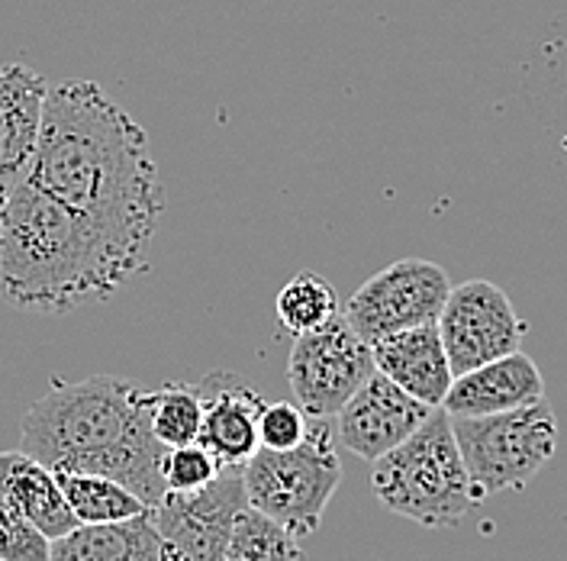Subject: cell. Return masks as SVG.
Returning <instances> with one entry per match:
<instances>
[{"label": "cell", "mask_w": 567, "mask_h": 561, "mask_svg": "<svg viewBox=\"0 0 567 561\" xmlns=\"http://www.w3.org/2000/svg\"><path fill=\"white\" fill-rule=\"evenodd\" d=\"M545 400V378L526 351H509L452 378L442 400L449 417H491Z\"/></svg>", "instance_id": "4fadbf2b"}, {"label": "cell", "mask_w": 567, "mask_h": 561, "mask_svg": "<svg viewBox=\"0 0 567 561\" xmlns=\"http://www.w3.org/2000/svg\"><path fill=\"white\" fill-rule=\"evenodd\" d=\"M275 314L290 336H303L310 329H319L332 316L342 314L336 287L319 275L300 272L287 280L275 300Z\"/></svg>", "instance_id": "ffe728a7"}, {"label": "cell", "mask_w": 567, "mask_h": 561, "mask_svg": "<svg viewBox=\"0 0 567 561\" xmlns=\"http://www.w3.org/2000/svg\"><path fill=\"white\" fill-rule=\"evenodd\" d=\"M452 280L442 265L425 258H400L368 278L346 300L342 316L354 333L371 346L390 333L435 323Z\"/></svg>", "instance_id": "ba28073f"}, {"label": "cell", "mask_w": 567, "mask_h": 561, "mask_svg": "<svg viewBox=\"0 0 567 561\" xmlns=\"http://www.w3.org/2000/svg\"><path fill=\"white\" fill-rule=\"evenodd\" d=\"M342 481L332 420H310L307 439L293 449H258L243 465L248 507L278 520L297 539L313 536Z\"/></svg>", "instance_id": "5b68a950"}, {"label": "cell", "mask_w": 567, "mask_h": 561, "mask_svg": "<svg viewBox=\"0 0 567 561\" xmlns=\"http://www.w3.org/2000/svg\"><path fill=\"white\" fill-rule=\"evenodd\" d=\"M162 561H190V559H187L184 552H177L175 545H168V542H165V552H162Z\"/></svg>", "instance_id": "d4e9b609"}, {"label": "cell", "mask_w": 567, "mask_h": 561, "mask_svg": "<svg viewBox=\"0 0 567 561\" xmlns=\"http://www.w3.org/2000/svg\"><path fill=\"white\" fill-rule=\"evenodd\" d=\"M49 81L20 62L0 69V204L33 162Z\"/></svg>", "instance_id": "5bb4252c"}, {"label": "cell", "mask_w": 567, "mask_h": 561, "mask_svg": "<svg viewBox=\"0 0 567 561\" xmlns=\"http://www.w3.org/2000/svg\"><path fill=\"white\" fill-rule=\"evenodd\" d=\"M197 390L204 397L197 442L219 461V468H243L258 452V417L268 400L236 371H210L197 381Z\"/></svg>", "instance_id": "7c38bea8"}, {"label": "cell", "mask_w": 567, "mask_h": 561, "mask_svg": "<svg viewBox=\"0 0 567 561\" xmlns=\"http://www.w3.org/2000/svg\"><path fill=\"white\" fill-rule=\"evenodd\" d=\"M435 407L416 400L403 387H396L381 371H374L364 385L346 400V407L332 417L336 436L352 456L374 461L403 439H410Z\"/></svg>", "instance_id": "8fae6325"}, {"label": "cell", "mask_w": 567, "mask_h": 561, "mask_svg": "<svg viewBox=\"0 0 567 561\" xmlns=\"http://www.w3.org/2000/svg\"><path fill=\"white\" fill-rule=\"evenodd\" d=\"M219 471H223L219 461L200 442H187V446L165 449V456H162V481H165V491H200V488L210 484Z\"/></svg>", "instance_id": "7402d4cb"}, {"label": "cell", "mask_w": 567, "mask_h": 561, "mask_svg": "<svg viewBox=\"0 0 567 561\" xmlns=\"http://www.w3.org/2000/svg\"><path fill=\"white\" fill-rule=\"evenodd\" d=\"M223 561H303V549L290 529L246 503L233 520Z\"/></svg>", "instance_id": "d6986e66"}, {"label": "cell", "mask_w": 567, "mask_h": 561, "mask_svg": "<svg viewBox=\"0 0 567 561\" xmlns=\"http://www.w3.org/2000/svg\"><path fill=\"white\" fill-rule=\"evenodd\" d=\"M204 420V397L197 385H165L148 390V426L165 449L197 442Z\"/></svg>", "instance_id": "44dd1931"}, {"label": "cell", "mask_w": 567, "mask_h": 561, "mask_svg": "<svg viewBox=\"0 0 567 561\" xmlns=\"http://www.w3.org/2000/svg\"><path fill=\"white\" fill-rule=\"evenodd\" d=\"M371 465V491L381 507L403 520H413L416 527H458L477 507L452 432V417L442 407H435L410 439Z\"/></svg>", "instance_id": "277c9868"}, {"label": "cell", "mask_w": 567, "mask_h": 561, "mask_svg": "<svg viewBox=\"0 0 567 561\" xmlns=\"http://www.w3.org/2000/svg\"><path fill=\"white\" fill-rule=\"evenodd\" d=\"M0 497L13 503L49 542L78 527L55 471L20 449L0 452Z\"/></svg>", "instance_id": "2e32d148"}, {"label": "cell", "mask_w": 567, "mask_h": 561, "mask_svg": "<svg viewBox=\"0 0 567 561\" xmlns=\"http://www.w3.org/2000/svg\"><path fill=\"white\" fill-rule=\"evenodd\" d=\"M435 329L455 375L516 351L526 336V323L516 314L509 294L491 280H464L452 287Z\"/></svg>", "instance_id": "9c48e42d"}, {"label": "cell", "mask_w": 567, "mask_h": 561, "mask_svg": "<svg viewBox=\"0 0 567 561\" xmlns=\"http://www.w3.org/2000/svg\"><path fill=\"white\" fill-rule=\"evenodd\" d=\"M246 503L243 468H223L200 491H165L148 517L162 539L190 561H223L233 520Z\"/></svg>", "instance_id": "30bf717a"}, {"label": "cell", "mask_w": 567, "mask_h": 561, "mask_svg": "<svg viewBox=\"0 0 567 561\" xmlns=\"http://www.w3.org/2000/svg\"><path fill=\"white\" fill-rule=\"evenodd\" d=\"M371 346L339 314L319 329L293 336L287 381L297 407L310 420H332L358 387L374 375Z\"/></svg>", "instance_id": "52a82bcc"}, {"label": "cell", "mask_w": 567, "mask_h": 561, "mask_svg": "<svg viewBox=\"0 0 567 561\" xmlns=\"http://www.w3.org/2000/svg\"><path fill=\"white\" fill-rule=\"evenodd\" d=\"M55 478H59V488L65 493V503H69L71 517L78 520V527L120 523V520H133V517L148 513V507L140 497L113 478L81 475V471H62Z\"/></svg>", "instance_id": "ac0fdd59"}, {"label": "cell", "mask_w": 567, "mask_h": 561, "mask_svg": "<svg viewBox=\"0 0 567 561\" xmlns=\"http://www.w3.org/2000/svg\"><path fill=\"white\" fill-rule=\"evenodd\" d=\"M49 539L0 497V561H49Z\"/></svg>", "instance_id": "603a6c76"}, {"label": "cell", "mask_w": 567, "mask_h": 561, "mask_svg": "<svg viewBox=\"0 0 567 561\" xmlns=\"http://www.w3.org/2000/svg\"><path fill=\"white\" fill-rule=\"evenodd\" d=\"M27 181L148 255L165 191L148 133L97 81L49 84Z\"/></svg>", "instance_id": "6da1fadb"}, {"label": "cell", "mask_w": 567, "mask_h": 561, "mask_svg": "<svg viewBox=\"0 0 567 561\" xmlns=\"http://www.w3.org/2000/svg\"><path fill=\"white\" fill-rule=\"evenodd\" d=\"M20 452L55 475L113 478L148 510L165 493V446L148 426V390L113 375L74 385L55 378L20 420Z\"/></svg>", "instance_id": "3957f363"}, {"label": "cell", "mask_w": 567, "mask_h": 561, "mask_svg": "<svg viewBox=\"0 0 567 561\" xmlns=\"http://www.w3.org/2000/svg\"><path fill=\"white\" fill-rule=\"evenodd\" d=\"M145 268V252L27 177L0 204V297L27 314L104 304Z\"/></svg>", "instance_id": "7a4b0ae2"}, {"label": "cell", "mask_w": 567, "mask_h": 561, "mask_svg": "<svg viewBox=\"0 0 567 561\" xmlns=\"http://www.w3.org/2000/svg\"><path fill=\"white\" fill-rule=\"evenodd\" d=\"M310 429V417L297 407V404H265L261 417H258V449H271V452H284L293 449L307 439Z\"/></svg>", "instance_id": "cb8c5ba5"}, {"label": "cell", "mask_w": 567, "mask_h": 561, "mask_svg": "<svg viewBox=\"0 0 567 561\" xmlns=\"http://www.w3.org/2000/svg\"><path fill=\"white\" fill-rule=\"evenodd\" d=\"M452 432L477 503L529 488L558 449V417L548 400L491 417H452Z\"/></svg>", "instance_id": "8992f818"}, {"label": "cell", "mask_w": 567, "mask_h": 561, "mask_svg": "<svg viewBox=\"0 0 567 561\" xmlns=\"http://www.w3.org/2000/svg\"><path fill=\"white\" fill-rule=\"evenodd\" d=\"M165 539L152 517L142 513L120 523L74 527L52 539L49 561H162Z\"/></svg>", "instance_id": "e0dca14e"}, {"label": "cell", "mask_w": 567, "mask_h": 561, "mask_svg": "<svg viewBox=\"0 0 567 561\" xmlns=\"http://www.w3.org/2000/svg\"><path fill=\"white\" fill-rule=\"evenodd\" d=\"M371 355H374V368L393 385L403 387L406 394H413L429 407H442L455 371L449 365L435 323L390 333L384 339L371 343Z\"/></svg>", "instance_id": "9a60e30c"}]
</instances>
